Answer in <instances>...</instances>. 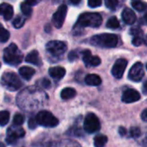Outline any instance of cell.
<instances>
[{"mask_svg": "<svg viewBox=\"0 0 147 147\" xmlns=\"http://www.w3.org/2000/svg\"><path fill=\"white\" fill-rule=\"evenodd\" d=\"M3 60L7 65H17L22 63V53L19 51L16 44L11 43L8 47L4 49Z\"/></svg>", "mask_w": 147, "mask_h": 147, "instance_id": "7a4b0ae2", "label": "cell"}, {"mask_svg": "<svg viewBox=\"0 0 147 147\" xmlns=\"http://www.w3.org/2000/svg\"><path fill=\"white\" fill-rule=\"evenodd\" d=\"M26 62L29 63V64H33L34 65H40L41 63V60L39 57V53L36 50H33L31 51L25 58Z\"/></svg>", "mask_w": 147, "mask_h": 147, "instance_id": "e0dca14e", "label": "cell"}, {"mask_svg": "<svg viewBox=\"0 0 147 147\" xmlns=\"http://www.w3.org/2000/svg\"><path fill=\"white\" fill-rule=\"evenodd\" d=\"M105 4L109 9H115L118 5V0H105Z\"/></svg>", "mask_w": 147, "mask_h": 147, "instance_id": "f1b7e54d", "label": "cell"}, {"mask_svg": "<svg viewBox=\"0 0 147 147\" xmlns=\"http://www.w3.org/2000/svg\"><path fill=\"white\" fill-rule=\"evenodd\" d=\"M143 146H144L147 147V136H146V138L144 140V141H143Z\"/></svg>", "mask_w": 147, "mask_h": 147, "instance_id": "b9f144b4", "label": "cell"}, {"mask_svg": "<svg viewBox=\"0 0 147 147\" xmlns=\"http://www.w3.org/2000/svg\"><path fill=\"white\" fill-rule=\"evenodd\" d=\"M9 120V113L8 111H0V126H5Z\"/></svg>", "mask_w": 147, "mask_h": 147, "instance_id": "484cf974", "label": "cell"}, {"mask_svg": "<svg viewBox=\"0 0 147 147\" xmlns=\"http://www.w3.org/2000/svg\"><path fill=\"white\" fill-rule=\"evenodd\" d=\"M0 15L3 16L4 20L9 21L14 15V9L13 7L6 3H3L0 4Z\"/></svg>", "mask_w": 147, "mask_h": 147, "instance_id": "9a60e30c", "label": "cell"}, {"mask_svg": "<svg viewBox=\"0 0 147 147\" xmlns=\"http://www.w3.org/2000/svg\"><path fill=\"white\" fill-rule=\"evenodd\" d=\"M132 6L138 11H144L147 9V3L142 0H132Z\"/></svg>", "mask_w": 147, "mask_h": 147, "instance_id": "7402d4cb", "label": "cell"}, {"mask_svg": "<svg viewBox=\"0 0 147 147\" xmlns=\"http://www.w3.org/2000/svg\"><path fill=\"white\" fill-rule=\"evenodd\" d=\"M142 22H143L144 24H147V13L143 16V18H142Z\"/></svg>", "mask_w": 147, "mask_h": 147, "instance_id": "ab89813d", "label": "cell"}, {"mask_svg": "<svg viewBox=\"0 0 147 147\" xmlns=\"http://www.w3.org/2000/svg\"><path fill=\"white\" fill-rule=\"evenodd\" d=\"M122 102L125 103H132L138 102L140 99V94L134 89H128L124 91L122 95Z\"/></svg>", "mask_w": 147, "mask_h": 147, "instance_id": "7c38bea8", "label": "cell"}, {"mask_svg": "<svg viewBox=\"0 0 147 147\" xmlns=\"http://www.w3.org/2000/svg\"><path fill=\"white\" fill-rule=\"evenodd\" d=\"M36 120L38 124L44 127H54L59 125V120L47 110L39 112L36 115Z\"/></svg>", "mask_w": 147, "mask_h": 147, "instance_id": "5b68a950", "label": "cell"}, {"mask_svg": "<svg viewBox=\"0 0 147 147\" xmlns=\"http://www.w3.org/2000/svg\"><path fill=\"white\" fill-rule=\"evenodd\" d=\"M121 18L124 21V22L126 24L128 25H132L136 22V14L134 12L133 9H129V8H125L121 13Z\"/></svg>", "mask_w": 147, "mask_h": 147, "instance_id": "5bb4252c", "label": "cell"}, {"mask_svg": "<svg viewBox=\"0 0 147 147\" xmlns=\"http://www.w3.org/2000/svg\"><path fill=\"white\" fill-rule=\"evenodd\" d=\"M0 66H1V64H0Z\"/></svg>", "mask_w": 147, "mask_h": 147, "instance_id": "f6af8a7d", "label": "cell"}, {"mask_svg": "<svg viewBox=\"0 0 147 147\" xmlns=\"http://www.w3.org/2000/svg\"><path fill=\"white\" fill-rule=\"evenodd\" d=\"M140 129L139 127H132L130 130V134L133 138H138L140 136Z\"/></svg>", "mask_w": 147, "mask_h": 147, "instance_id": "4dcf8cb0", "label": "cell"}, {"mask_svg": "<svg viewBox=\"0 0 147 147\" xmlns=\"http://www.w3.org/2000/svg\"><path fill=\"white\" fill-rule=\"evenodd\" d=\"M40 84H41V86H42L43 88H49L51 83H50V81H49L48 79L43 78V79L41 80V82H40Z\"/></svg>", "mask_w": 147, "mask_h": 147, "instance_id": "836d02e7", "label": "cell"}, {"mask_svg": "<svg viewBox=\"0 0 147 147\" xmlns=\"http://www.w3.org/2000/svg\"><path fill=\"white\" fill-rule=\"evenodd\" d=\"M9 38V32L3 28V26L0 23V42L4 43Z\"/></svg>", "mask_w": 147, "mask_h": 147, "instance_id": "cb8c5ba5", "label": "cell"}, {"mask_svg": "<svg viewBox=\"0 0 147 147\" xmlns=\"http://www.w3.org/2000/svg\"><path fill=\"white\" fill-rule=\"evenodd\" d=\"M88 5L90 8H97L102 5V0H88Z\"/></svg>", "mask_w": 147, "mask_h": 147, "instance_id": "f546056e", "label": "cell"}, {"mask_svg": "<svg viewBox=\"0 0 147 147\" xmlns=\"http://www.w3.org/2000/svg\"><path fill=\"white\" fill-rule=\"evenodd\" d=\"M101 128V123L98 119V117L93 114L89 113L84 119V129L88 134H94L100 130Z\"/></svg>", "mask_w": 147, "mask_h": 147, "instance_id": "8992f818", "label": "cell"}, {"mask_svg": "<svg viewBox=\"0 0 147 147\" xmlns=\"http://www.w3.org/2000/svg\"><path fill=\"white\" fill-rule=\"evenodd\" d=\"M141 119L144 121H147V109H146L142 114H141Z\"/></svg>", "mask_w": 147, "mask_h": 147, "instance_id": "8d00e7d4", "label": "cell"}, {"mask_svg": "<svg viewBox=\"0 0 147 147\" xmlns=\"http://www.w3.org/2000/svg\"><path fill=\"white\" fill-rule=\"evenodd\" d=\"M91 43L102 47H107V48H111L115 47L117 43H118V37L116 34H101L95 35L91 38Z\"/></svg>", "mask_w": 147, "mask_h": 147, "instance_id": "3957f363", "label": "cell"}, {"mask_svg": "<svg viewBox=\"0 0 147 147\" xmlns=\"http://www.w3.org/2000/svg\"><path fill=\"white\" fill-rule=\"evenodd\" d=\"M106 26H107V28H109L116 29V28H120V22H119V20L117 19L116 16H112V17H110V18L108 20Z\"/></svg>", "mask_w": 147, "mask_h": 147, "instance_id": "603a6c76", "label": "cell"}, {"mask_svg": "<svg viewBox=\"0 0 147 147\" xmlns=\"http://www.w3.org/2000/svg\"><path fill=\"white\" fill-rule=\"evenodd\" d=\"M34 73H35L34 69H33L32 67H29V66H22L19 69L20 76L22 78H24L25 80L31 79V78L34 75Z\"/></svg>", "mask_w": 147, "mask_h": 147, "instance_id": "ac0fdd59", "label": "cell"}, {"mask_svg": "<svg viewBox=\"0 0 147 147\" xmlns=\"http://www.w3.org/2000/svg\"><path fill=\"white\" fill-rule=\"evenodd\" d=\"M0 147H5V146H4V144H3V143L0 142Z\"/></svg>", "mask_w": 147, "mask_h": 147, "instance_id": "7bdbcfd3", "label": "cell"}, {"mask_svg": "<svg viewBox=\"0 0 147 147\" xmlns=\"http://www.w3.org/2000/svg\"><path fill=\"white\" fill-rule=\"evenodd\" d=\"M77 94V91L73 89V88H65L62 90L61 93H60V96L62 99L64 100H69L73 98Z\"/></svg>", "mask_w": 147, "mask_h": 147, "instance_id": "ffe728a7", "label": "cell"}, {"mask_svg": "<svg viewBox=\"0 0 147 147\" xmlns=\"http://www.w3.org/2000/svg\"><path fill=\"white\" fill-rule=\"evenodd\" d=\"M21 10H22V13L26 16H30L33 12L31 6L29 4H28L26 2L21 3Z\"/></svg>", "mask_w": 147, "mask_h": 147, "instance_id": "d4e9b609", "label": "cell"}, {"mask_svg": "<svg viewBox=\"0 0 147 147\" xmlns=\"http://www.w3.org/2000/svg\"><path fill=\"white\" fill-rule=\"evenodd\" d=\"M102 22V17L99 13L86 12L79 16L74 28H82L85 27L98 28L99 26H101Z\"/></svg>", "mask_w": 147, "mask_h": 147, "instance_id": "6da1fadb", "label": "cell"}, {"mask_svg": "<svg viewBox=\"0 0 147 147\" xmlns=\"http://www.w3.org/2000/svg\"><path fill=\"white\" fill-rule=\"evenodd\" d=\"M1 83L7 90L10 91L17 90L22 85V83L18 78V76L11 71L4 72L1 78Z\"/></svg>", "mask_w": 147, "mask_h": 147, "instance_id": "277c9868", "label": "cell"}, {"mask_svg": "<svg viewBox=\"0 0 147 147\" xmlns=\"http://www.w3.org/2000/svg\"><path fill=\"white\" fill-rule=\"evenodd\" d=\"M46 47L47 52L54 57H59L63 55L67 48L66 44L59 40H51L47 44Z\"/></svg>", "mask_w": 147, "mask_h": 147, "instance_id": "52a82bcc", "label": "cell"}, {"mask_svg": "<svg viewBox=\"0 0 147 147\" xmlns=\"http://www.w3.org/2000/svg\"><path fill=\"white\" fill-rule=\"evenodd\" d=\"M119 134L121 135V136H124V135H126L127 134V129H125L124 127H120V129H119Z\"/></svg>", "mask_w": 147, "mask_h": 147, "instance_id": "74e56055", "label": "cell"}, {"mask_svg": "<svg viewBox=\"0 0 147 147\" xmlns=\"http://www.w3.org/2000/svg\"><path fill=\"white\" fill-rule=\"evenodd\" d=\"M25 135V131L22 127H18L16 126L10 127L7 131V139L6 141L9 144L15 142L17 139L22 138Z\"/></svg>", "mask_w": 147, "mask_h": 147, "instance_id": "8fae6325", "label": "cell"}, {"mask_svg": "<svg viewBox=\"0 0 147 147\" xmlns=\"http://www.w3.org/2000/svg\"><path fill=\"white\" fill-rule=\"evenodd\" d=\"M25 2H26L28 4H29L30 6H34V5L38 4V3L40 2V0H26Z\"/></svg>", "mask_w": 147, "mask_h": 147, "instance_id": "d590c367", "label": "cell"}, {"mask_svg": "<svg viewBox=\"0 0 147 147\" xmlns=\"http://www.w3.org/2000/svg\"><path fill=\"white\" fill-rule=\"evenodd\" d=\"M49 75L53 78H54L56 80H59V79L63 78L64 76L65 75V69L61 66L51 67L49 69Z\"/></svg>", "mask_w": 147, "mask_h": 147, "instance_id": "2e32d148", "label": "cell"}, {"mask_svg": "<svg viewBox=\"0 0 147 147\" xmlns=\"http://www.w3.org/2000/svg\"><path fill=\"white\" fill-rule=\"evenodd\" d=\"M133 45L135 46V47H140V45H142L143 43V40L140 36H135L134 39H133V41H132Z\"/></svg>", "mask_w": 147, "mask_h": 147, "instance_id": "d6a6232c", "label": "cell"}, {"mask_svg": "<svg viewBox=\"0 0 147 147\" xmlns=\"http://www.w3.org/2000/svg\"><path fill=\"white\" fill-rule=\"evenodd\" d=\"M127 66V59H118L115 65H113V68H112V71H111V73L112 75L115 78H121L124 72H125V70Z\"/></svg>", "mask_w": 147, "mask_h": 147, "instance_id": "30bf717a", "label": "cell"}, {"mask_svg": "<svg viewBox=\"0 0 147 147\" xmlns=\"http://www.w3.org/2000/svg\"><path fill=\"white\" fill-rule=\"evenodd\" d=\"M77 58H78V54H77V53H76V52L72 51V52H71V53H69L68 59H69V60H70V61H73V60H75Z\"/></svg>", "mask_w": 147, "mask_h": 147, "instance_id": "e575fe53", "label": "cell"}, {"mask_svg": "<svg viewBox=\"0 0 147 147\" xmlns=\"http://www.w3.org/2000/svg\"><path fill=\"white\" fill-rule=\"evenodd\" d=\"M25 23V19L22 17V16H16L14 21H13V26L16 28H22Z\"/></svg>", "mask_w": 147, "mask_h": 147, "instance_id": "83f0119b", "label": "cell"}, {"mask_svg": "<svg viewBox=\"0 0 147 147\" xmlns=\"http://www.w3.org/2000/svg\"><path fill=\"white\" fill-rule=\"evenodd\" d=\"M37 125H39V124H38V122H37L36 118L31 117V118L28 120V127H29L30 129H35L36 127H37Z\"/></svg>", "mask_w": 147, "mask_h": 147, "instance_id": "1f68e13d", "label": "cell"}, {"mask_svg": "<svg viewBox=\"0 0 147 147\" xmlns=\"http://www.w3.org/2000/svg\"><path fill=\"white\" fill-rule=\"evenodd\" d=\"M145 75V70L141 62H136L128 72V78L134 82H140Z\"/></svg>", "mask_w": 147, "mask_h": 147, "instance_id": "ba28073f", "label": "cell"}, {"mask_svg": "<svg viewBox=\"0 0 147 147\" xmlns=\"http://www.w3.org/2000/svg\"><path fill=\"white\" fill-rule=\"evenodd\" d=\"M142 91L145 95H147V80L144 83L143 87H142Z\"/></svg>", "mask_w": 147, "mask_h": 147, "instance_id": "f35d334b", "label": "cell"}, {"mask_svg": "<svg viewBox=\"0 0 147 147\" xmlns=\"http://www.w3.org/2000/svg\"><path fill=\"white\" fill-rule=\"evenodd\" d=\"M107 142H108V138L103 134H98L94 138L95 147H104Z\"/></svg>", "mask_w": 147, "mask_h": 147, "instance_id": "44dd1931", "label": "cell"}, {"mask_svg": "<svg viewBox=\"0 0 147 147\" xmlns=\"http://www.w3.org/2000/svg\"><path fill=\"white\" fill-rule=\"evenodd\" d=\"M146 69H147V64H146Z\"/></svg>", "mask_w": 147, "mask_h": 147, "instance_id": "ee69618b", "label": "cell"}, {"mask_svg": "<svg viewBox=\"0 0 147 147\" xmlns=\"http://www.w3.org/2000/svg\"><path fill=\"white\" fill-rule=\"evenodd\" d=\"M70 2H71L72 4H78V3L81 2V0H70Z\"/></svg>", "mask_w": 147, "mask_h": 147, "instance_id": "60d3db41", "label": "cell"}, {"mask_svg": "<svg viewBox=\"0 0 147 147\" xmlns=\"http://www.w3.org/2000/svg\"><path fill=\"white\" fill-rule=\"evenodd\" d=\"M86 84L90 86H98L102 84L101 78L96 74H89L85 77L84 79Z\"/></svg>", "mask_w": 147, "mask_h": 147, "instance_id": "d6986e66", "label": "cell"}, {"mask_svg": "<svg viewBox=\"0 0 147 147\" xmlns=\"http://www.w3.org/2000/svg\"><path fill=\"white\" fill-rule=\"evenodd\" d=\"M66 13H67V6L66 5L62 4L58 8V9L53 14V18H52L53 23L55 28H60L63 26L65 16H66Z\"/></svg>", "mask_w": 147, "mask_h": 147, "instance_id": "9c48e42d", "label": "cell"}, {"mask_svg": "<svg viewBox=\"0 0 147 147\" xmlns=\"http://www.w3.org/2000/svg\"><path fill=\"white\" fill-rule=\"evenodd\" d=\"M83 60L87 66H97L101 64V59L96 56H92L90 50H85L82 53Z\"/></svg>", "mask_w": 147, "mask_h": 147, "instance_id": "4fadbf2b", "label": "cell"}, {"mask_svg": "<svg viewBox=\"0 0 147 147\" xmlns=\"http://www.w3.org/2000/svg\"><path fill=\"white\" fill-rule=\"evenodd\" d=\"M25 121V118L23 116V115L22 114H16L14 118H13V125L14 126H16V127H20L21 125L23 124Z\"/></svg>", "mask_w": 147, "mask_h": 147, "instance_id": "4316f807", "label": "cell"}]
</instances>
